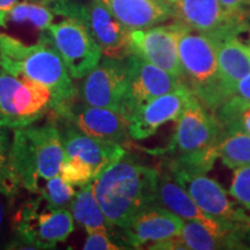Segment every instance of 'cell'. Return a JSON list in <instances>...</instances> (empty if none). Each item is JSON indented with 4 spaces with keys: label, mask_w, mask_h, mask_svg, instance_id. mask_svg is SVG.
Segmentation results:
<instances>
[{
    "label": "cell",
    "mask_w": 250,
    "mask_h": 250,
    "mask_svg": "<svg viewBox=\"0 0 250 250\" xmlns=\"http://www.w3.org/2000/svg\"><path fill=\"white\" fill-rule=\"evenodd\" d=\"M129 30L146 29L173 19L166 0H95Z\"/></svg>",
    "instance_id": "20"
},
{
    "label": "cell",
    "mask_w": 250,
    "mask_h": 250,
    "mask_svg": "<svg viewBox=\"0 0 250 250\" xmlns=\"http://www.w3.org/2000/svg\"><path fill=\"white\" fill-rule=\"evenodd\" d=\"M242 242L245 249H250V226L247 227L242 234Z\"/></svg>",
    "instance_id": "34"
},
{
    "label": "cell",
    "mask_w": 250,
    "mask_h": 250,
    "mask_svg": "<svg viewBox=\"0 0 250 250\" xmlns=\"http://www.w3.org/2000/svg\"><path fill=\"white\" fill-rule=\"evenodd\" d=\"M62 160V137L51 118L13 130L9 166L21 189L36 193L41 182L59 174Z\"/></svg>",
    "instance_id": "3"
},
{
    "label": "cell",
    "mask_w": 250,
    "mask_h": 250,
    "mask_svg": "<svg viewBox=\"0 0 250 250\" xmlns=\"http://www.w3.org/2000/svg\"><path fill=\"white\" fill-rule=\"evenodd\" d=\"M205 213L233 227H249L250 214L228 197L224 188L206 175H173Z\"/></svg>",
    "instance_id": "16"
},
{
    "label": "cell",
    "mask_w": 250,
    "mask_h": 250,
    "mask_svg": "<svg viewBox=\"0 0 250 250\" xmlns=\"http://www.w3.org/2000/svg\"><path fill=\"white\" fill-rule=\"evenodd\" d=\"M218 153L225 166L237 169L250 165V134L241 129H221Z\"/></svg>",
    "instance_id": "24"
},
{
    "label": "cell",
    "mask_w": 250,
    "mask_h": 250,
    "mask_svg": "<svg viewBox=\"0 0 250 250\" xmlns=\"http://www.w3.org/2000/svg\"><path fill=\"white\" fill-rule=\"evenodd\" d=\"M48 115L70 122L78 130L92 138L121 145L130 139L129 118L110 109L86 104L79 96L52 109Z\"/></svg>",
    "instance_id": "11"
},
{
    "label": "cell",
    "mask_w": 250,
    "mask_h": 250,
    "mask_svg": "<svg viewBox=\"0 0 250 250\" xmlns=\"http://www.w3.org/2000/svg\"><path fill=\"white\" fill-rule=\"evenodd\" d=\"M192 95L193 92L189 86L184 85L144 104L130 117V138L134 140L147 139L161 125L167 122L176 121Z\"/></svg>",
    "instance_id": "19"
},
{
    "label": "cell",
    "mask_w": 250,
    "mask_h": 250,
    "mask_svg": "<svg viewBox=\"0 0 250 250\" xmlns=\"http://www.w3.org/2000/svg\"><path fill=\"white\" fill-rule=\"evenodd\" d=\"M15 240L9 249H54L74 230L67 208H50L40 195L19 208L12 219Z\"/></svg>",
    "instance_id": "5"
},
{
    "label": "cell",
    "mask_w": 250,
    "mask_h": 250,
    "mask_svg": "<svg viewBox=\"0 0 250 250\" xmlns=\"http://www.w3.org/2000/svg\"><path fill=\"white\" fill-rule=\"evenodd\" d=\"M184 220L158 205L144 208L121 228L120 239L124 249H138L148 242H158L180 235Z\"/></svg>",
    "instance_id": "17"
},
{
    "label": "cell",
    "mask_w": 250,
    "mask_h": 250,
    "mask_svg": "<svg viewBox=\"0 0 250 250\" xmlns=\"http://www.w3.org/2000/svg\"><path fill=\"white\" fill-rule=\"evenodd\" d=\"M173 20L190 29L223 40L248 29L246 13H230L219 0H166Z\"/></svg>",
    "instance_id": "8"
},
{
    "label": "cell",
    "mask_w": 250,
    "mask_h": 250,
    "mask_svg": "<svg viewBox=\"0 0 250 250\" xmlns=\"http://www.w3.org/2000/svg\"><path fill=\"white\" fill-rule=\"evenodd\" d=\"M51 107L49 88L0 66V125L11 130L26 127L46 116Z\"/></svg>",
    "instance_id": "6"
},
{
    "label": "cell",
    "mask_w": 250,
    "mask_h": 250,
    "mask_svg": "<svg viewBox=\"0 0 250 250\" xmlns=\"http://www.w3.org/2000/svg\"><path fill=\"white\" fill-rule=\"evenodd\" d=\"M126 59L102 56L99 64L83 78L78 96L86 104L121 112L126 90Z\"/></svg>",
    "instance_id": "13"
},
{
    "label": "cell",
    "mask_w": 250,
    "mask_h": 250,
    "mask_svg": "<svg viewBox=\"0 0 250 250\" xmlns=\"http://www.w3.org/2000/svg\"><path fill=\"white\" fill-rule=\"evenodd\" d=\"M48 34L72 79H83L101 61V49L79 20L62 18L49 27Z\"/></svg>",
    "instance_id": "10"
},
{
    "label": "cell",
    "mask_w": 250,
    "mask_h": 250,
    "mask_svg": "<svg viewBox=\"0 0 250 250\" xmlns=\"http://www.w3.org/2000/svg\"><path fill=\"white\" fill-rule=\"evenodd\" d=\"M68 208L74 221L85 228L87 234L99 229L110 232V226L94 192L93 182L79 187Z\"/></svg>",
    "instance_id": "23"
},
{
    "label": "cell",
    "mask_w": 250,
    "mask_h": 250,
    "mask_svg": "<svg viewBox=\"0 0 250 250\" xmlns=\"http://www.w3.org/2000/svg\"><path fill=\"white\" fill-rule=\"evenodd\" d=\"M219 43L217 37L181 23L179 56L184 80L196 98L213 114L224 103L218 76Z\"/></svg>",
    "instance_id": "4"
},
{
    "label": "cell",
    "mask_w": 250,
    "mask_h": 250,
    "mask_svg": "<svg viewBox=\"0 0 250 250\" xmlns=\"http://www.w3.org/2000/svg\"><path fill=\"white\" fill-rule=\"evenodd\" d=\"M219 158L218 144L189 154L167 156L162 166L171 175H206Z\"/></svg>",
    "instance_id": "25"
},
{
    "label": "cell",
    "mask_w": 250,
    "mask_h": 250,
    "mask_svg": "<svg viewBox=\"0 0 250 250\" xmlns=\"http://www.w3.org/2000/svg\"><path fill=\"white\" fill-rule=\"evenodd\" d=\"M56 13L48 4L23 0L5 15L0 28L13 33H27L37 42L54 23Z\"/></svg>",
    "instance_id": "22"
},
{
    "label": "cell",
    "mask_w": 250,
    "mask_h": 250,
    "mask_svg": "<svg viewBox=\"0 0 250 250\" xmlns=\"http://www.w3.org/2000/svg\"><path fill=\"white\" fill-rule=\"evenodd\" d=\"M126 90L122 105V114L129 118L151 100L187 85L156 65L137 55L126 58Z\"/></svg>",
    "instance_id": "12"
},
{
    "label": "cell",
    "mask_w": 250,
    "mask_h": 250,
    "mask_svg": "<svg viewBox=\"0 0 250 250\" xmlns=\"http://www.w3.org/2000/svg\"><path fill=\"white\" fill-rule=\"evenodd\" d=\"M221 129H241L250 134V102L232 96L214 111Z\"/></svg>",
    "instance_id": "26"
},
{
    "label": "cell",
    "mask_w": 250,
    "mask_h": 250,
    "mask_svg": "<svg viewBox=\"0 0 250 250\" xmlns=\"http://www.w3.org/2000/svg\"><path fill=\"white\" fill-rule=\"evenodd\" d=\"M249 73L250 44L242 42L236 35L220 40L218 48V76L224 102L232 98L234 87Z\"/></svg>",
    "instance_id": "21"
},
{
    "label": "cell",
    "mask_w": 250,
    "mask_h": 250,
    "mask_svg": "<svg viewBox=\"0 0 250 250\" xmlns=\"http://www.w3.org/2000/svg\"><path fill=\"white\" fill-rule=\"evenodd\" d=\"M250 102V73L241 79L234 87L233 95Z\"/></svg>",
    "instance_id": "32"
},
{
    "label": "cell",
    "mask_w": 250,
    "mask_h": 250,
    "mask_svg": "<svg viewBox=\"0 0 250 250\" xmlns=\"http://www.w3.org/2000/svg\"><path fill=\"white\" fill-rule=\"evenodd\" d=\"M154 205L161 206L166 210L173 212L177 217L182 218L184 221L192 220L204 224L211 229L219 233H229L237 228L246 227H233L226 225L217 219L205 213L193 202L186 189L174 179L173 175L161 165L158 168V176L155 182V196Z\"/></svg>",
    "instance_id": "18"
},
{
    "label": "cell",
    "mask_w": 250,
    "mask_h": 250,
    "mask_svg": "<svg viewBox=\"0 0 250 250\" xmlns=\"http://www.w3.org/2000/svg\"><path fill=\"white\" fill-rule=\"evenodd\" d=\"M23 1V0H0V24H1L2 20H4L5 15L18 5L19 2Z\"/></svg>",
    "instance_id": "33"
},
{
    "label": "cell",
    "mask_w": 250,
    "mask_h": 250,
    "mask_svg": "<svg viewBox=\"0 0 250 250\" xmlns=\"http://www.w3.org/2000/svg\"><path fill=\"white\" fill-rule=\"evenodd\" d=\"M9 131V127L0 125V193L7 198H14L21 190V187L9 166V153L13 136Z\"/></svg>",
    "instance_id": "27"
},
{
    "label": "cell",
    "mask_w": 250,
    "mask_h": 250,
    "mask_svg": "<svg viewBox=\"0 0 250 250\" xmlns=\"http://www.w3.org/2000/svg\"><path fill=\"white\" fill-rule=\"evenodd\" d=\"M0 29H1V28H0ZM0 34H1V30H0Z\"/></svg>",
    "instance_id": "37"
},
{
    "label": "cell",
    "mask_w": 250,
    "mask_h": 250,
    "mask_svg": "<svg viewBox=\"0 0 250 250\" xmlns=\"http://www.w3.org/2000/svg\"><path fill=\"white\" fill-rule=\"evenodd\" d=\"M158 168L126 153L93 181L94 192L110 229H121L144 208L154 205Z\"/></svg>",
    "instance_id": "1"
},
{
    "label": "cell",
    "mask_w": 250,
    "mask_h": 250,
    "mask_svg": "<svg viewBox=\"0 0 250 250\" xmlns=\"http://www.w3.org/2000/svg\"><path fill=\"white\" fill-rule=\"evenodd\" d=\"M220 133L221 125L215 115L193 94L176 120L169 145L160 154L176 156L211 147L218 144Z\"/></svg>",
    "instance_id": "9"
},
{
    "label": "cell",
    "mask_w": 250,
    "mask_h": 250,
    "mask_svg": "<svg viewBox=\"0 0 250 250\" xmlns=\"http://www.w3.org/2000/svg\"><path fill=\"white\" fill-rule=\"evenodd\" d=\"M49 118L55 122L61 133L64 159H70L86 166L93 171L95 177L126 154L121 144L92 138L78 130L70 122L50 115Z\"/></svg>",
    "instance_id": "15"
},
{
    "label": "cell",
    "mask_w": 250,
    "mask_h": 250,
    "mask_svg": "<svg viewBox=\"0 0 250 250\" xmlns=\"http://www.w3.org/2000/svg\"><path fill=\"white\" fill-rule=\"evenodd\" d=\"M229 193L250 214V165L235 169Z\"/></svg>",
    "instance_id": "29"
},
{
    "label": "cell",
    "mask_w": 250,
    "mask_h": 250,
    "mask_svg": "<svg viewBox=\"0 0 250 250\" xmlns=\"http://www.w3.org/2000/svg\"><path fill=\"white\" fill-rule=\"evenodd\" d=\"M34 1H39V2H43V4H51V2L58 1V0H34Z\"/></svg>",
    "instance_id": "36"
},
{
    "label": "cell",
    "mask_w": 250,
    "mask_h": 250,
    "mask_svg": "<svg viewBox=\"0 0 250 250\" xmlns=\"http://www.w3.org/2000/svg\"><path fill=\"white\" fill-rule=\"evenodd\" d=\"M56 15L79 20L102 51V56L124 59L132 55L130 31L121 21L95 0H58L48 4Z\"/></svg>",
    "instance_id": "7"
},
{
    "label": "cell",
    "mask_w": 250,
    "mask_h": 250,
    "mask_svg": "<svg viewBox=\"0 0 250 250\" xmlns=\"http://www.w3.org/2000/svg\"><path fill=\"white\" fill-rule=\"evenodd\" d=\"M181 23L130 31L131 52L156 65L177 79L184 80V72L179 56V36Z\"/></svg>",
    "instance_id": "14"
},
{
    "label": "cell",
    "mask_w": 250,
    "mask_h": 250,
    "mask_svg": "<svg viewBox=\"0 0 250 250\" xmlns=\"http://www.w3.org/2000/svg\"><path fill=\"white\" fill-rule=\"evenodd\" d=\"M5 219V206L1 199H0V228L2 227V223Z\"/></svg>",
    "instance_id": "35"
},
{
    "label": "cell",
    "mask_w": 250,
    "mask_h": 250,
    "mask_svg": "<svg viewBox=\"0 0 250 250\" xmlns=\"http://www.w3.org/2000/svg\"><path fill=\"white\" fill-rule=\"evenodd\" d=\"M223 7L230 13H246L250 6V0H219Z\"/></svg>",
    "instance_id": "31"
},
{
    "label": "cell",
    "mask_w": 250,
    "mask_h": 250,
    "mask_svg": "<svg viewBox=\"0 0 250 250\" xmlns=\"http://www.w3.org/2000/svg\"><path fill=\"white\" fill-rule=\"evenodd\" d=\"M0 66L14 76L42 83L52 95V109L71 102L78 88L46 33L35 43H24L8 34H0Z\"/></svg>",
    "instance_id": "2"
},
{
    "label": "cell",
    "mask_w": 250,
    "mask_h": 250,
    "mask_svg": "<svg viewBox=\"0 0 250 250\" xmlns=\"http://www.w3.org/2000/svg\"><path fill=\"white\" fill-rule=\"evenodd\" d=\"M108 229H99L88 233L85 243H83V250H120L124 249L118 243L111 241L109 237Z\"/></svg>",
    "instance_id": "30"
},
{
    "label": "cell",
    "mask_w": 250,
    "mask_h": 250,
    "mask_svg": "<svg viewBox=\"0 0 250 250\" xmlns=\"http://www.w3.org/2000/svg\"><path fill=\"white\" fill-rule=\"evenodd\" d=\"M76 192L74 186L62 180L59 174L40 184L36 191L50 208H68Z\"/></svg>",
    "instance_id": "28"
}]
</instances>
